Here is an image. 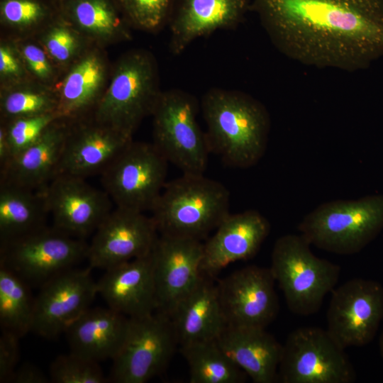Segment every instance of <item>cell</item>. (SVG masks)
<instances>
[{
	"instance_id": "cell-1",
	"label": "cell",
	"mask_w": 383,
	"mask_h": 383,
	"mask_svg": "<svg viewBox=\"0 0 383 383\" xmlns=\"http://www.w3.org/2000/svg\"><path fill=\"white\" fill-rule=\"evenodd\" d=\"M250 9L299 63L355 72L383 57V0H252Z\"/></svg>"
},
{
	"instance_id": "cell-2",
	"label": "cell",
	"mask_w": 383,
	"mask_h": 383,
	"mask_svg": "<svg viewBox=\"0 0 383 383\" xmlns=\"http://www.w3.org/2000/svg\"><path fill=\"white\" fill-rule=\"evenodd\" d=\"M211 152L228 165L248 168L264 155L270 131L266 107L238 90L213 88L201 101Z\"/></svg>"
},
{
	"instance_id": "cell-3",
	"label": "cell",
	"mask_w": 383,
	"mask_h": 383,
	"mask_svg": "<svg viewBox=\"0 0 383 383\" xmlns=\"http://www.w3.org/2000/svg\"><path fill=\"white\" fill-rule=\"evenodd\" d=\"M230 192L204 174H187L167 182L153 206L160 235L201 240L230 214Z\"/></svg>"
},
{
	"instance_id": "cell-4",
	"label": "cell",
	"mask_w": 383,
	"mask_h": 383,
	"mask_svg": "<svg viewBox=\"0 0 383 383\" xmlns=\"http://www.w3.org/2000/svg\"><path fill=\"white\" fill-rule=\"evenodd\" d=\"M162 91L157 60L133 49L112 63L109 81L92 118L129 136L152 116Z\"/></svg>"
},
{
	"instance_id": "cell-5",
	"label": "cell",
	"mask_w": 383,
	"mask_h": 383,
	"mask_svg": "<svg viewBox=\"0 0 383 383\" xmlns=\"http://www.w3.org/2000/svg\"><path fill=\"white\" fill-rule=\"evenodd\" d=\"M298 229L320 249L344 255L357 253L383 229V195L326 202L306 214Z\"/></svg>"
},
{
	"instance_id": "cell-6",
	"label": "cell",
	"mask_w": 383,
	"mask_h": 383,
	"mask_svg": "<svg viewBox=\"0 0 383 383\" xmlns=\"http://www.w3.org/2000/svg\"><path fill=\"white\" fill-rule=\"evenodd\" d=\"M310 245L301 234L279 237L273 246L270 267L288 309L304 316L319 311L340 275L338 265L316 257Z\"/></svg>"
},
{
	"instance_id": "cell-7",
	"label": "cell",
	"mask_w": 383,
	"mask_h": 383,
	"mask_svg": "<svg viewBox=\"0 0 383 383\" xmlns=\"http://www.w3.org/2000/svg\"><path fill=\"white\" fill-rule=\"evenodd\" d=\"M199 109L193 95L172 89L162 91L152 115L154 145L183 174H204L211 152Z\"/></svg>"
},
{
	"instance_id": "cell-8",
	"label": "cell",
	"mask_w": 383,
	"mask_h": 383,
	"mask_svg": "<svg viewBox=\"0 0 383 383\" xmlns=\"http://www.w3.org/2000/svg\"><path fill=\"white\" fill-rule=\"evenodd\" d=\"M89 243L48 226L0 244V266L30 287H41L87 259Z\"/></svg>"
},
{
	"instance_id": "cell-9",
	"label": "cell",
	"mask_w": 383,
	"mask_h": 383,
	"mask_svg": "<svg viewBox=\"0 0 383 383\" xmlns=\"http://www.w3.org/2000/svg\"><path fill=\"white\" fill-rule=\"evenodd\" d=\"M168 161L154 143L133 140L100 174L116 206L151 211L167 182Z\"/></svg>"
},
{
	"instance_id": "cell-10",
	"label": "cell",
	"mask_w": 383,
	"mask_h": 383,
	"mask_svg": "<svg viewBox=\"0 0 383 383\" xmlns=\"http://www.w3.org/2000/svg\"><path fill=\"white\" fill-rule=\"evenodd\" d=\"M345 350L326 330L299 328L283 345L277 382L352 383L356 372Z\"/></svg>"
},
{
	"instance_id": "cell-11",
	"label": "cell",
	"mask_w": 383,
	"mask_h": 383,
	"mask_svg": "<svg viewBox=\"0 0 383 383\" xmlns=\"http://www.w3.org/2000/svg\"><path fill=\"white\" fill-rule=\"evenodd\" d=\"M124 342L108 377L114 383H145L160 374L167 366L179 345L171 318L154 313L129 318Z\"/></svg>"
},
{
	"instance_id": "cell-12",
	"label": "cell",
	"mask_w": 383,
	"mask_h": 383,
	"mask_svg": "<svg viewBox=\"0 0 383 383\" xmlns=\"http://www.w3.org/2000/svg\"><path fill=\"white\" fill-rule=\"evenodd\" d=\"M382 319L383 287L378 282L354 278L331 292L326 331L344 349L370 343Z\"/></svg>"
},
{
	"instance_id": "cell-13",
	"label": "cell",
	"mask_w": 383,
	"mask_h": 383,
	"mask_svg": "<svg viewBox=\"0 0 383 383\" xmlns=\"http://www.w3.org/2000/svg\"><path fill=\"white\" fill-rule=\"evenodd\" d=\"M275 282L270 267L257 265L218 280V298L226 326L266 328L279 312Z\"/></svg>"
},
{
	"instance_id": "cell-14",
	"label": "cell",
	"mask_w": 383,
	"mask_h": 383,
	"mask_svg": "<svg viewBox=\"0 0 383 383\" xmlns=\"http://www.w3.org/2000/svg\"><path fill=\"white\" fill-rule=\"evenodd\" d=\"M158 237L151 216L116 206L94 231L88 245L89 266L106 270L145 256L152 250Z\"/></svg>"
},
{
	"instance_id": "cell-15",
	"label": "cell",
	"mask_w": 383,
	"mask_h": 383,
	"mask_svg": "<svg viewBox=\"0 0 383 383\" xmlns=\"http://www.w3.org/2000/svg\"><path fill=\"white\" fill-rule=\"evenodd\" d=\"M91 269H69L40 287L35 297L33 332L45 338H56L90 308L98 294Z\"/></svg>"
},
{
	"instance_id": "cell-16",
	"label": "cell",
	"mask_w": 383,
	"mask_h": 383,
	"mask_svg": "<svg viewBox=\"0 0 383 383\" xmlns=\"http://www.w3.org/2000/svg\"><path fill=\"white\" fill-rule=\"evenodd\" d=\"M41 190L52 226L74 237L83 239L94 233L113 210L108 194L83 178L57 175Z\"/></svg>"
},
{
	"instance_id": "cell-17",
	"label": "cell",
	"mask_w": 383,
	"mask_h": 383,
	"mask_svg": "<svg viewBox=\"0 0 383 383\" xmlns=\"http://www.w3.org/2000/svg\"><path fill=\"white\" fill-rule=\"evenodd\" d=\"M204 243L160 235L152 250L156 311L169 316L201 280Z\"/></svg>"
},
{
	"instance_id": "cell-18",
	"label": "cell",
	"mask_w": 383,
	"mask_h": 383,
	"mask_svg": "<svg viewBox=\"0 0 383 383\" xmlns=\"http://www.w3.org/2000/svg\"><path fill=\"white\" fill-rule=\"evenodd\" d=\"M112 63L105 48L93 45L68 67L54 87L60 119L91 118L107 87Z\"/></svg>"
},
{
	"instance_id": "cell-19",
	"label": "cell",
	"mask_w": 383,
	"mask_h": 383,
	"mask_svg": "<svg viewBox=\"0 0 383 383\" xmlns=\"http://www.w3.org/2000/svg\"><path fill=\"white\" fill-rule=\"evenodd\" d=\"M132 140L92 118L70 123L56 176L85 179L101 174Z\"/></svg>"
},
{
	"instance_id": "cell-20",
	"label": "cell",
	"mask_w": 383,
	"mask_h": 383,
	"mask_svg": "<svg viewBox=\"0 0 383 383\" xmlns=\"http://www.w3.org/2000/svg\"><path fill=\"white\" fill-rule=\"evenodd\" d=\"M270 228L269 221L256 210L230 213L204 243L201 272L213 277L229 264L252 258Z\"/></svg>"
},
{
	"instance_id": "cell-21",
	"label": "cell",
	"mask_w": 383,
	"mask_h": 383,
	"mask_svg": "<svg viewBox=\"0 0 383 383\" xmlns=\"http://www.w3.org/2000/svg\"><path fill=\"white\" fill-rule=\"evenodd\" d=\"M96 283L98 294L108 307L128 318L156 311L152 250L106 270Z\"/></svg>"
},
{
	"instance_id": "cell-22",
	"label": "cell",
	"mask_w": 383,
	"mask_h": 383,
	"mask_svg": "<svg viewBox=\"0 0 383 383\" xmlns=\"http://www.w3.org/2000/svg\"><path fill=\"white\" fill-rule=\"evenodd\" d=\"M250 0H179L168 24L170 50L182 53L194 40L217 30L231 29L242 22Z\"/></svg>"
},
{
	"instance_id": "cell-23",
	"label": "cell",
	"mask_w": 383,
	"mask_h": 383,
	"mask_svg": "<svg viewBox=\"0 0 383 383\" xmlns=\"http://www.w3.org/2000/svg\"><path fill=\"white\" fill-rule=\"evenodd\" d=\"M70 122L58 118L0 168V184L41 190L56 176Z\"/></svg>"
},
{
	"instance_id": "cell-24",
	"label": "cell",
	"mask_w": 383,
	"mask_h": 383,
	"mask_svg": "<svg viewBox=\"0 0 383 383\" xmlns=\"http://www.w3.org/2000/svg\"><path fill=\"white\" fill-rule=\"evenodd\" d=\"M216 342L253 382H277L283 345L265 328L226 326Z\"/></svg>"
},
{
	"instance_id": "cell-25",
	"label": "cell",
	"mask_w": 383,
	"mask_h": 383,
	"mask_svg": "<svg viewBox=\"0 0 383 383\" xmlns=\"http://www.w3.org/2000/svg\"><path fill=\"white\" fill-rule=\"evenodd\" d=\"M130 318L109 307L88 309L65 331L70 352L100 362L115 357L126 338Z\"/></svg>"
},
{
	"instance_id": "cell-26",
	"label": "cell",
	"mask_w": 383,
	"mask_h": 383,
	"mask_svg": "<svg viewBox=\"0 0 383 383\" xmlns=\"http://www.w3.org/2000/svg\"><path fill=\"white\" fill-rule=\"evenodd\" d=\"M205 274L170 315L179 345L215 340L226 326L216 284Z\"/></svg>"
},
{
	"instance_id": "cell-27",
	"label": "cell",
	"mask_w": 383,
	"mask_h": 383,
	"mask_svg": "<svg viewBox=\"0 0 383 383\" xmlns=\"http://www.w3.org/2000/svg\"><path fill=\"white\" fill-rule=\"evenodd\" d=\"M53 1L58 15L94 45L106 48L132 39L115 0Z\"/></svg>"
},
{
	"instance_id": "cell-28",
	"label": "cell",
	"mask_w": 383,
	"mask_h": 383,
	"mask_svg": "<svg viewBox=\"0 0 383 383\" xmlns=\"http://www.w3.org/2000/svg\"><path fill=\"white\" fill-rule=\"evenodd\" d=\"M48 215L43 190L0 184V244L47 226Z\"/></svg>"
},
{
	"instance_id": "cell-29",
	"label": "cell",
	"mask_w": 383,
	"mask_h": 383,
	"mask_svg": "<svg viewBox=\"0 0 383 383\" xmlns=\"http://www.w3.org/2000/svg\"><path fill=\"white\" fill-rule=\"evenodd\" d=\"M189 370L190 383H243L248 375L215 340L180 346Z\"/></svg>"
},
{
	"instance_id": "cell-30",
	"label": "cell",
	"mask_w": 383,
	"mask_h": 383,
	"mask_svg": "<svg viewBox=\"0 0 383 383\" xmlns=\"http://www.w3.org/2000/svg\"><path fill=\"white\" fill-rule=\"evenodd\" d=\"M30 286L0 266V326L20 338L32 331L35 297Z\"/></svg>"
},
{
	"instance_id": "cell-31",
	"label": "cell",
	"mask_w": 383,
	"mask_h": 383,
	"mask_svg": "<svg viewBox=\"0 0 383 383\" xmlns=\"http://www.w3.org/2000/svg\"><path fill=\"white\" fill-rule=\"evenodd\" d=\"M57 15L53 0H0L1 36L34 38Z\"/></svg>"
},
{
	"instance_id": "cell-32",
	"label": "cell",
	"mask_w": 383,
	"mask_h": 383,
	"mask_svg": "<svg viewBox=\"0 0 383 383\" xmlns=\"http://www.w3.org/2000/svg\"><path fill=\"white\" fill-rule=\"evenodd\" d=\"M57 106L54 88L34 81L0 89V121L57 113Z\"/></svg>"
},
{
	"instance_id": "cell-33",
	"label": "cell",
	"mask_w": 383,
	"mask_h": 383,
	"mask_svg": "<svg viewBox=\"0 0 383 383\" xmlns=\"http://www.w3.org/2000/svg\"><path fill=\"white\" fill-rule=\"evenodd\" d=\"M35 38L62 74L94 45L59 15Z\"/></svg>"
},
{
	"instance_id": "cell-34",
	"label": "cell",
	"mask_w": 383,
	"mask_h": 383,
	"mask_svg": "<svg viewBox=\"0 0 383 383\" xmlns=\"http://www.w3.org/2000/svg\"><path fill=\"white\" fill-rule=\"evenodd\" d=\"M174 0H115L132 29L156 33L168 21Z\"/></svg>"
},
{
	"instance_id": "cell-35",
	"label": "cell",
	"mask_w": 383,
	"mask_h": 383,
	"mask_svg": "<svg viewBox=\"0 0 383 383\" xmlns=\"http://www.w3.org/2000/svg\"><path fill=\"white\" fill-rule=\"evenodd\" d=\"M52 383H106L109 382L99 362L70 352L57 356L50 364Z\"/></svg>"
},
{
	"instance_id": "cell-36",
	"label": "cell",
	"mask_w": 383,
	"mask_h": 383,
	"mask_svg": "<svg viewBox=\"0 0 383 383\" xmlns=\"http://www.w3.org/2000/svg\"><path fill=\"white\" fill-rule=\"evenodd\" d=\"M13 41L30 79L40 84L54 88L62 76V72L39 41L35 37Z\"/></svg>"
},
{
	"instance_id": "cell-37",
	"label": "cell",
	"mask_w": 383,
	"mask_h": 383,
	"mask_svg": "<svg viewBox=\"0 0 383 383\" xmlns=\"http://www.w3.org/2000/svg\"><path fill=\"white\" fill-rule=\"evenodd\" d=\"M58 118L56 113H50L0 121L5 129L12 156L33 143L49 125Z\"/></svg>"
},
{
	"instance_id": "cell-38",
	"label": "cell",
	"mask_w": 383,
	"mask_h": 383,
	"mask_svg": "<svg viewBox=\"0 0 383 383\" xmlns=\"http://www.w3.org/2000/svg\"><path fill=\"white\" fill-rule=\"evenodd\" d=\"M33 81L13 40L0 38V89Z\"/></svg>"
},
{
	"instance_id": "cell-39",
	"label": "cell",
	"mask_w": 383,
	"mask_h": 383,
	"mask_svg": "<svg viewBox=\"0 0 383 383\" xmlns=\"http://www.w3.org/2000/svg\"><path fill=\"white\" fill-rule=\"evenodd\" d=\"M20 338L1 331L0 335V382L8 383L17 367L20 357Z\"/></svg>"
},
{
	"instance_id": "cell-40",
	"label": "cell",
	"mask_w": 383,
	"mask_h": 383,
	"mask_svg": "<svg viewBox=\"0 0 383 383\" xmlns=\"http://www.w3.org/2000/svg\"><path fill=\"white\" fill-rule=\"evenodd\" d=\"M47 375L37 365L24 362L18 365L12 373L8 383H50Z\"/></svg>"
},
{
	"instance_id": "cell-41",
	"label": "cell",
	"mask_w": 383,
	"mask_h": 383,
	"mask_svg": "<svg viewBox=\"0 0 383 383\" xmlns=\"http://www.w3.org/2000/svg\"><path fill=\"white\" fill-rule=\"evenodd\" d=\"M12 153L9 144L5 129L0 124V168L4 167L11 158Z\"/></svg>"
},
{
	"instance_id": "cell-42",
	"label": "cell",
	"mask_w": 383,
	"mask_h": 383,
	"mask_svg": "<svg viewBox=\"0 0 383 383\" xmlns=\"http://www.w3.org/2000/svg\"><path fill=\"white\" fill-rule=\"evenodd\" d=\"M379 347L380 355L383 359V331L379 338Z\"/></svg>"
}]
</instances>
